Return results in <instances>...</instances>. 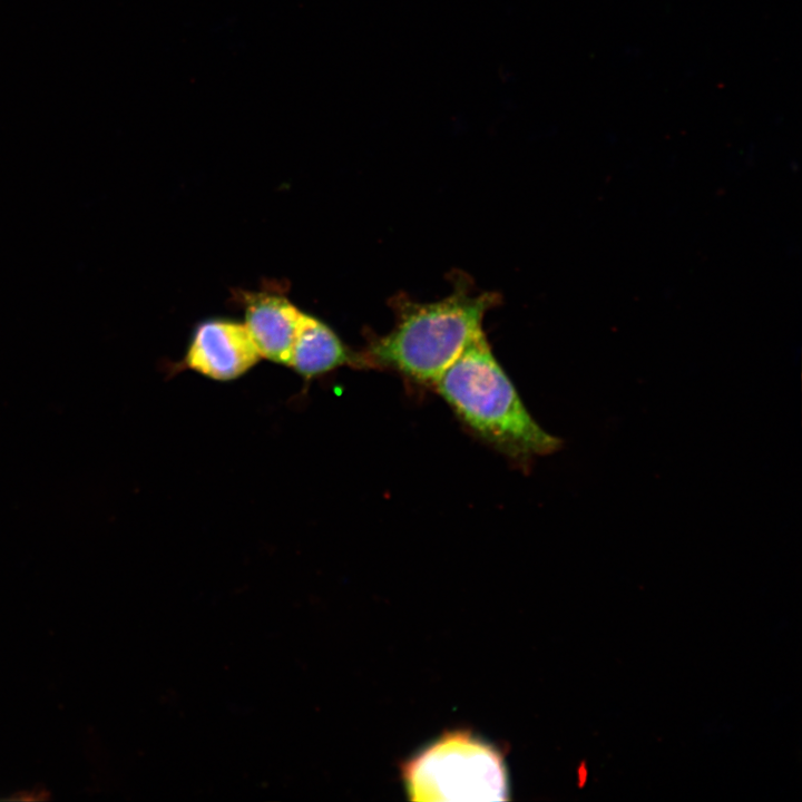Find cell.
I'll list each match as a JSON object with an SVG mask.
<instances>
[{
    "label": "cell",
    "instance_id": "1",
    "mask_svg": "<svg viewBox=\"0 0 802 802\" xmlns=\"http://www.w3.org/2000/svg\"><path fill=\"white\" fill-rule=\"evenodd\" d=\"M498 301L497 294L473 293L464 283L437 302L420 303L399 296L394 301V327L370 339L366 348L358 352L360 366L392 370L414 382L434 385L485 334L483 317Z\"/></svg>",
    "mask_w": 802,
    "mask_h": 802
},
{
    "label": "cell",
    "instance_id": "2",
    "mask_svg": "<svg viewBox=\"0 0 802 802\" xmlns=\"http://www.w3.org/2000/svg\"><path fill=\"white\" fill-rule=\"evenodd\" d=\"M433 387L468 428L515 460L549 453L559 444L530 415L485 334Z\"/></svg>",
    "mask_w": 802,
    "mask_h": 802
},
{
    "label": "cell",
    "instance_id": "3",
    "mask_svg": "<svg viewBox=\"0 0 802 802\" xmlns=\"http://www.w3.org/2000/svg\"><path fill=\"white\" fill-rule=\"evenodd\" d=\"M415 801H505L507 773L501 755L468 733L444 735L404 767Z\"/></svg>",
    "mask_w": 802,
    "mask_h": 802
},
{
    "label": "cell",
    "instance_id": "4",
    "mask_svg": "<svg viewBox=\"0 0 802 802\" xmlns=\"http://www.w3.org/2000/svg\"><path fill=\"white\" fill-rule=\"evenodd\" d=\"M260 358L244 323L213 320L195 330L184 365L211 379L228 381L244 374Z\"/></svg>",
    "mask_w": 802,
    "mask_h": 802
},
{
    "label": "cell",
    "instance_id": "5",
    "mask_svg": "<svg viewBox=\"0 0 802 802\" xmlns=\"http://www.w3.org/2000/svg\"><path fill=\"white\" fill-rule=\"evenodd\" d=\"M243 296L244 325L260 356L288 365L301 311L282 294L251 292Z\"/></svg>",
    "mask_w": 802,
    "mask_h": 802
},
{
    "label": "cell",
    "instance_id": "6",
    "mask_svg": "<svg viewBox=\"0 0 802 802\" xmlns=\"http://www.w3.org/2000/svg\"><path fill=\"white\" fill-rule=\"evenodd\" d=\"M341 365L360 368L358 352L348 349L325 323L301 312L288 366L312 379Z\"/></svg>",
    "mask_w": 802,
    "mask_h": 802
},
{
    "label": "cell",
    "instance_id": "7",
    "mask_svg": "<svg viewBox=\"0 0 802 802\" xmlns=\"http://www.w3.org/2000/svg\"><path fill=\"white\" fill-rule=\"evenodd\" d=\"M49 798V792L45 791L43 789L39 791H21L14 793L13 796H11V800H19V801H41L47 800Z\"/></svg>",
    "mask_w": 802,
    "mask_h": 802
}]
</instances>
